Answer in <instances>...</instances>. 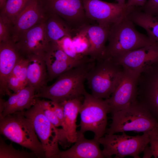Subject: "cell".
I'll return each mask as SVG.
<instances>
[{"label": "cell", "mask_w": 158, "mask_h": 158, "mask_svg": "<svg viewBox=\"0 0 158 158\" xmlns=\"http://www.w3.org/2000/svg\"><path fill=\"white\" fill-rule=\"evenodd\" d=\"M96 61L86 62L74 67L58 77L51 85L42 87L35 95L60 103L65 100L84 97L87 92L84 83Z\"/></svg>", "instance_id": "6da1fadb"}, {"label": "cell", "mask_w": 158, "mask_h": 158, "mask_svg": "<svg viewBox=\"0 0 158 158\" xmlns=\"http://www.w3.org/2000/svg\"><path fill=\"white\" fill-rule=\"evenodd\" d=\"M104 57L116 58L129 51L155 43L147 36L138 32L125 16L110 28Z\"/></svg>", "instance_id": "7a4b0ae2"}, {"label": "cell", "mask_w": 158, "mask_h": 158, "mask_svg": "<svg viewBox=\"0 0 158 158\" xmlns=\"http://www.w3.org/2000/svg\"><path fill=\"white\" fill-rule=\"evenodd\" d=\"M0 132L7 139L30 150L38 158L46 157L44 147L32 123L22 111L0 118Z\"/></svg>", "instance_id": "3957f363"}, {"label": "cell", "mask_w": 158, "mask_h": 158, "mask_svg": "<svg viewBox=\"0 0 158 158\" xmlns=\"http://www.w3.org/2000/svg\"><path fill=\"white\" fill-rule=\"evenodd\" d=\"M123 71V66L112 57L96 61L86 78L91 94L97 98L108 99L118 85Z\"/></svg>", "instance_id": "277c9868"}, {"label": "cell", "mask_w": 158, "mask_h": 158, "mask_svg": "<svg viewBox=\"0 0 158 158\" xmlns=\"http://www.w3.org/2000/svg\"><path fill=\"white\" fill-rule=\"evenodd\" d=\"M112 122L105 133L133 131L147 133L158 128V123L136 101L127 108L112 114Z\"/></svg>", "instance_id": "5b68a950"}, {"label": "cell", "mask_w": 158, "mask_h": 158, "mask_svg": "<svg viewBox=\"0 0 158 158\" xmlns=\"http://www.w3.org/2000/svg\"><path fill=\"white\" fill-rule=\"evenodd\" d=\"M80 130L84 134L91 131L95 134L94 138L98 141L105 133L107 123V114L109 106L106 99L97 98L87 92L84 96L80 107Z\"/></svg>", "instance_id": "8992f818"}, {"label": "cell", "mask_w": 158, "mask_h": 158, "mask_svg": "<svg viewBox=\"0 0 158 158\" xmlns=\"http://www.w3.org/2000/svg\"><path fill=\"white\" fill-rule=\"evenodd\" d=\"M22 112L32 123L44 147L46 158H56L60 151L58 143L61 142L62 128H57L45 116L37 98L31 108Z\"/></svg>", "instance_id": "52a82bcc"}, {"label": "cell", "mask_w": 158, "mask_h": 158, "mask_svg": "<svg viewBox=\"0 0 158 158\" xmlns=\"http://www.w3.org/2000/svg\"><path fill=\"white\" fill-rule=\"evenodd\" d=\"M121 135L108 134L98 140L104 147L102 150L104 157L122 158L130 156L134 158H140V154L145 146L149 143L148 133L142 135L133 136L127 135L124 132Z\"/></svg>", "instance_id": "ba28073f"}, {"label": "cell", "mask_w": 158, "mask_h": 158, "mask_svg": "<svg viewBox=\"0 0 158 158\" xmlns=\"http://www.w3.org/2000/svg\"><path fill=\"white\" fill-rule=\"evenodd\" d=\"M136 101L158 123V60L145 68L138 76Z\"/></svg>", "instance_id": "9c48e42d"}, {"label": "cell", "mask_w": 158, "mask_h": 158, "mask_svg": "<svg viewBox=\"0 0 158 158\" xmlns=\"http://www.w3.org/2000/svg\"><path fill=\"white\" fill-rule=\"evenodd\" d=\"M83 2L86 16L90 21L109 28L126 16L132 7H128L126 4L123 6L101 0H83Z\"/></svg>", "instance_id": "30bf717a"}, {"label": "cell", "mask_w": 158, "mask_h": 158, "mask_svg": "<svg viewBox=\"0 0 158 158\" xmlns=\"http://www.w3.org/2000/svg\"><path fill=\"white\" fill-rule=\"evenodd\" d=\"M47 12L62 18L75 31L90 24L87 18L83 0H41Z\"/></svg>", "instance_id": "8fae6325"}, {"label": "cell", "mask_w": 158, "mask_h": 158, "mask_svg": "<svg viewBox=\"0 0 158 158\" xmlns=\"http://www.w3.org/2000/svg\"><path fill=\"white\" fill-rule=\"evenodd\" d=\"M138 75L123 68L119 82L110 97L106 99L109 106V113L124 109L136 101Z\"/></svg>", "instance_id": "7c38bea8"}, {"label": "cell", "mask_w": 158, "mask_h": 158, "mask_svg": "<svg viewBox=\"0 0 158 158\" xmlns=\"http://www.w3.org/2000/svg\"><path fill=\"white\" fill-rule=\"evenodd\" d=\"M46 65L48 81H51L69 69L82 63L95 60L88 56L80 60L68 56L56 42H50L44 56Z\"/></svg>", "instance_id": "4fadbf2b"}, {"label": "cell", "mask_w": 158, "mask_h": 158, "mask_svg": "<svg viewBox=\"0 0 158 158\" xmlns=\"http://www.w3.org/2000/svg\"><path fill=\"white\" fill-rule=\"evenodd\" d=\"M45 22L24 32L15 43L22 56L36 55L44 56L50 44L45 34Z\"/></svg>", "instance_id": "5bb4252c"}, {"label": "cell", "mask_w": 158, "mask_h": 158, "mask_svg": "<svg viewBox=\"0 0 158 158\" xmlns=\"http://www.w3.org/2000/svg\"><path fill=\"white\" fill-rule=\"evenodd\" d=\"M47 14L41 0H30L13 23L12 40L16 43L23 32L45 22Z\"/></svg>", "instance_id": "9a60e30c"}, {"label": "cell", "mask_w": 158, "mask_h": 158, "mask_svg": "<svg viewBox=\"0 0 158 158\" xmlns=\"http://www.w3.org/2000/svg\"><path fill=\"white\" fill-rule=\"evenodd\" d=\"M113 58L124 69L138 76L145 68L158 60V44L154 43Z\"/></svg>", "instance_id": "2e32d148"}, {"label": "cell", "mask_w": 158, "mask_h": 158, "mask_svg": "<svg viewBox=\"0 0 158 158\" xmlns=\"http://www.w3.org/2000/svg\"><path fill=\"white\" fill-rule=\"evenodd\" d=\"M21 56L15 43L11 39L0 43L1 95L9 96L12 94L8 87V80Z\"/></svg>", "instance_id": "e0dca14e"}, {"label": "cell", "mask_w": 158, "mask_h": 158, "mask_svg": "<svg viewBox=\"0 0 158 158\" xmlns=\"http://www.w3.org/2000/svg\"><path fill=\"white\" fill-rule=\"evenodd\" d=\"M84 97L65 100L60 103L63 107L64 121L62 129V145L75 143L78 138L76 122Z\"/></svg>", "instance_id": "ac0fdd59"}, {"label": "cell", "mask_w": 158, "mask_h": 158, "mask_svg": "<svg viewBox=\"0 0 158 158\" xmlns=\"http://www.w3.org/2000/svg\"><path fill=\"white\" fill-rule=\"evenodd\" d=\"M75 144L66 150L60 151L56 158H102L104 157L98 141L86 139L84 134L78 132Z\"/></svg>", "instance_id": "d6986e66"}, {"label": "cell", "mask_w": 158, "mask_h": 158, "mask_svg": "<svg viewBox=\"0 0 158 158\" xmlns=\"http://www.w3.org/2000/svg\"><path fill=\"white\" fill-rule=\"evenodd\" d=\"M35 89L29 86L17 93H12L8 100L4 102V109L0 118L16 112L30 109L35 103Z\"/></svg>", "instance_id": "ffe728a7"}, {"label": "cell", "mask_w": 158, "mask_h": 158, "mask_svg": "<svg viewBox=\"0 0 158 158\" xmlns=\"http://www.w3.org/2000/svg\"><path fill=\"white\" fill-rule=\"evenodd\" d=\"M28 60L27 86L33 87L36 93L47 85L48 81L47 67L44 56L36 55L26 56Z\"/></svg>", "instance_id": "44dd1931"}, {"label": "cell", "mask_w": 158, "mask_h": 158, "mask_svg": "<svg viewBox=\"0 0 158 158\" xmlns=\"http://www.w3.org/2000/svg\"><path fill=\"white\" fill-rule=\"evenodd\" d=\"M81 28L86 32L90 43L88 56L96 61L103 58L110 28L97 23L89 24Z\"/></svg>", "instance_id": "7402d4cb"}, {"label": "cell", "mask_w": 158, "mask_h": 158, "mask_svg": "<svg viewBox=\"0 0 158 158\" xmlns=\"http://www.w3.org/2000/svg\"><path fill=\"white\" fill-rule=\"evenodd\" d=\"M47 12L44 30L50 42H56L64 37L73 36L75 31L64 20L55 13Z\"/></svg>", "instance_id": "603a6c76"}, {"label": "cell", "mask_w": 158, "mask_h": 158, "mask_svg": "<svg viewBox=\"0 0 158 158\" xmlns=\"http://www.w3.org/2000/svg\"><path fill=\"white\" fill-rule=\"evenodd\" d=\"M127 17L134 24L144 29L150 40L158 44V17L146 13L140 7H132Z\"/></svg>", "instance_id": "cb8c5ba5"}, {"label": "cell", "mask_w": 158, "mask_h": 158, "mask_svg": "<svg viewBox=\"0 0 158 158\" xmlns=\"http://www.w3.org/2000/svg\"><path fill=\"white\" fill-rule=\"evenodd\" d=\"M30 0H7L0 9V15L9 19L13 23Z\"/></svg>", "instance_id": "d4e9b609"}, {"label": "cell", "mask_w": 158, "mask_h": 158, "mask_svg": "<svg viewBox=\"0 0 158 158\" xmlns=\"http://www.w3.org/2000/svg\"><path fill=\"white\" fill-rule=\"evenodd\" d=\"M38 158L32 152H29L22 150H17L12 143L7 144L3 138H0V158Z\"/></svg>", "instance_id": "484cf974"}, {"label": "cell", "mask_w": 158, "mask_h": 158, "mask_svg": "<svg viewBox=\"0 0 158 158\" xmlns=\"http://www.w3.org/2000/svg\"><path fill=\"white\" fill-rule=\"evenodd\" d=\"M73 44L76 52L80 55L88 56L90 43L85 31L82 28L75 31L72 37Z\"/></svg>", "instance_id": "4316f807"}, {"label": "cell", "mask_w": 158, "mask_h": 158, "mask_svg": "<svg viewBox=\"0 0 158 158\" xmlns=\"http://www.w3.org/2000/svg\"><path fill=\"white\" fill-rule=\"evenodd\" d=\"M28 63V60L26 57L21 55L11 74L16 77L22 83L25 87H26L27 85Z\"/></svg>", "instance_id": "83f0119b"}, {"label": "cell", "mask_w": 158, "mask_h": 158, "mask_svg": "<svg viewBox=\"0 0 158 158\" xmlns=\"http://www.w3.org/2000/svg\"><path fill=\"white\" fill-rule=\"evenodd\" d=\"M56 43L68 56L73 59L80 60L87 56L83 57L77 54L73 44L71 37H64Z\"/></svg>", "instance_id": "f1b7e54d"}, {"label": "cell", "mask_w": 158, "mask_h": 158, "mask_svg": "<svg viewBox=\"0 0 158 158\" xmlns=\"http://www.w3.org/2000/svg\"><path fill=\"white\" fill-rule=\"evenodd\" d=\"M38 98L43 112L50 121L56 127L61 126V123L57 117L51 103V101L40 100Z\"/></svg>", "instance_id": "f546056e"}, {"label": "cell", "mask_w": 158, "mask_h": 158, "mask_svg": "<svg viewBox=\"0 0 158 158\" xmlns=\"http://www.w3.org/2000/svg\"><path fill=\"white\" fill-rule=\"evenodd\" d=\"M13 27L9 19L0 15V43L11 39Z\"/></svg>", "instance_id": "4dcf8cb0"}, {"label": "cell", "mask_w": 158, "mask_h": 158, "mask_svg": "<svg viewBox=\"0 0 158 158\" xmlns=\"http://www.w3.org/2000/svg\"><path fill=\"white\" fill-rule=\"evenodd\" d=\"M140 8L146 13L158 17V0H148Z\"/></svg>", "instance_id": "1f68e13d"}, {"label": "cell", "mask_w": 158, "mask_h": 158, "mask_svg": "<svg viewBox=\"0 0 158 158\" xmlns=\"http://www.w3.org/2000/svg\"><path fill=\"white\" fill-rule=\"evenodd\" d=\"M149 143L152 152L153 156L158 158V128L148 133Z\"/></svg>", "instance_id": "d6a6232c"}, {"label": "cell", "mask_w": 158, "mask_h": 158, "mask_svg": "<svg viewBox=\"0 0 158 158\" xmlns=\"http://www.w3.org/2000/svg\"><path fill=\"white\" fill-rule=\"evenodd\" d=\"M7 86L8 89L14 93H17L25 87L16 77L11 74L8 79Z\"/></svg>", "instance_id": "836d02e7"}, {"label": "cell", "mask_w": 158, "mask_h": 158, "mask_svg": "<svg viewBox=\"0 0 158 158\" xmlns=\"http://www.w3.org/2000/svg\"><path fill=\"white\" fill-rule=\"evenodd\" d=\"M51 101L56 114L60 121L62 127L64 121V113L63 107L61 103Z\"/></svg>", "instance_id": "e575fe53"}, {"label": "cell", "mask_w": 158, "mask_h": 158, "mask_svg": "<svg viewBox=\"0 0 158 158\" xmlns=\"http://www.w3.org/2000/svg\"><path fill=\"white\" fill-rule=\"evenodd\" d=\"M147 0H128L126 3L128 7H142L145 4Z\"/></svg>", "instance_id": "d590c367"}, {"label": "cell", "mask_w": 158, "mask_h": 158, "mask_svg": "<svg viewBox=\"0 0 158 158\" xmlns=\"http://www.w3.org/2000/svg\"><path fill=\"white\" fill-rule=\"evenodd\" d=\"M143 158H151L153 156L152 152L150 146L147 145L145 147L143 152Z\"/></svg>", "instance_id": "8d00e7d4"}, {"label": "cell", "mask_w": 158, "mask_h": 158, "mask_svg": "<svg viewBox=\"0 0 158 158\" xmlns=\"http://www.w3.org/2000/svg\"><path fill=\"white\" fill-rule=\"evenodd\" d=\"M7 0H0V9L4 6Z\"/></svg>", "instance_id": "74e56055"}, {"label": "cell", "mask_w": 158, "mask_h": 158, "mask_svg": "<svg viewBox=\"0 0 158 158\" xmlns=\"http://www.w3.org/2000/svg\"><path fill=\"white\" fill-rule=\"evenodd\" d=\"M117 3L123 6H125L126 5V3L125 2V0H116Z\"/></svg>", "instance_id": "f35d334b"}]
</instances>
